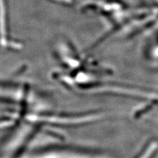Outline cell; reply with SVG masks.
Masks as SVG:
<instances>
[{"mask_svg":"<svg viewBox=\"0 0 158 158\" xmlns=\"http://www.w3.org/2000/svg\"><path fill=\"white\" fill-rule=\"evenodd\" d=\"M39 158H110L105 155L72 149H56L39 156Z\"/></svg>","mask_w":158,"mask_h":158,"instance_id":"6da1fadb","label":"cell"},{"mask_svg":"<svg viewBox=\"0 0 158 158\" xmlns=\"http://www.w3.org/2000/svg\"><path fill=\"white\" fill-rule=\"evenodd\" d=\"M153 146H151V147L149 148V149H147V150H146L143 153V158H149L150 157V155H152L153 152Z\"/></svg>","mask_w":158,"mask_h":158,"instance_id":"7a4b0ae2","label":"cell"}]
</instances>
